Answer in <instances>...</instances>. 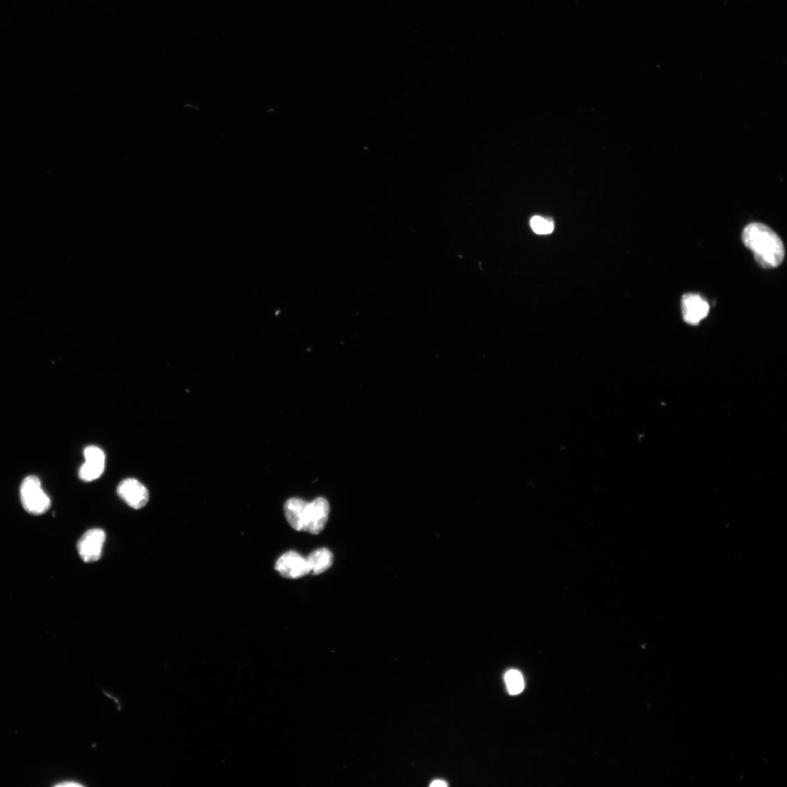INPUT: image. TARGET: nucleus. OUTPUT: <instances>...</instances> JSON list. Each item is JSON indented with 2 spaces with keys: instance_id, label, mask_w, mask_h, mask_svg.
<instances>
[{
  "instance_id": "f257e3e1",
  "label": "nucleus",
  "mask_w": 787,
  "mask_h": 787,
  "mask_svg": "<svg viewBox=\"0 0 787 787\" xmlns=\"http://www.w3.org/2000/svg\"><path fill=\"white\" fill-rule=\"evenodd\" d=\"M742 240L753 253L757 263L765 269L777 268L785 256L779 236L762 223H751L744 229Z\"/></svg>"
},
{
  "instance_id": "f03ea898",
  "label": "nucleus",
  "mask_w": 787,
  "mask_h": 787,
  "mask_svg": "<svg viewBox=\"0 0 787 787\" xmlns=\"http://www.w3.org/2000/svg\"><path fill=\"white\" fill-rule=\"evenodd\" d=\"M20 495L23 507L28 513L41 515L47 512L51 507V499L36 476L26 477L21 485Z\"/></svg>"
},
{
  "instance_id": "7ed1b4c3",
  "label": "nucleus",
  "mask_w": 787,
  "mask_h": 787,
  "mask_svg": "<svg viewBox=\"0 0 787 787\" xmlns=\"http://www.w3.org/2000/svg\"><path fill=\"white\" fill-rule=\"evenodd\" d=\"M330 504L327 499L319 497L306 503L301 513V531L319 535L327 524Z\"/></svg>"
},
{
  "instance_id": "20e7f679",
  "label": "nucleus",
  "mask_w": 787,
  "mask_h": 787,
  "mask_svg": "<svg viewBox=\"0 0 787 787\" xmlns=\"http://www.w3.org/2000/svg\"><path fill=\"white\" fill-rule=\"evenodd\" d=\"M105 540L106 535L103 529L87 531L78 543V551L81 559L86 563H93L100 559Z\"/></svg>"
},
{
  "instance_id": "39448f33",
  "label": "nucleus",
  "mask_w": 787,
  "mask_h": 787,
  "mask_svg": "<svg viewBox=\"0 0 787 787\" xmlns=\"http://www.w3.org/2000/svg\"><path fill=\"white\" fill-rule=\"evenodd\" d=\"M275 569L283 577L290 579L301 578L311 573L307 558L294 551L281 556L276 561Z\"/></svg>"
},
{
  "instance_id": "423d86ee",
  "label": "nucleus",
  "mask_w": 787,
  "mask_h": 787,
  "mask_svg": "<svg viewBox=\"0 0 787 787\" xmlns=\"http://www.w3.org/2000/svg\"><path fill=\"white\" fill-rule=\"evenodd\" d=\"M86 462L79 470L80 479L85 482H91L100 477L105 468V454L98 447L88 446L84 451Z\"/></svg>"
},
{
  "instance_id": "0eeeda50",
  "label": "nucleus",
  "mask_w": 787,
  "mask_h": 787,
  "mask_svg": "<svg viewBox=\"0 0 787 787\" xmlns=\"http://www.w3.org/2000/svg\"><path fill=\"white\" fill-rule=\"evenodd\" d=\"M117 491L119 497L135 510L144 508L149 500L147 488L134 479L123 480L119 484Z\"/></svg>"
},
{
  "instance_id": "6e6552de",
  "label": "nucleus",
  "mask_w": 787,
  "mask_h": 787,
  "mask_svg": "<svg viewBox=\"0 0 787 787\" xmlns=\"http://www.w3.org/2000/svg\"><path fill=\"white\" fill-rule=\"evenodd\" d=\"M683 318L689 325L697 326L709 312L708 302L699 294L689 293L682 300Z\"/></svg>"
},
{
  "instance_id": "1a4fd4ad",
  "label": "nucleus",
  "mask_w": 787,
  "mask_h": 787,
  "mask_svg": "<svg viewBox=\"0 0 787 787\" xmlns=\"http://www.w3.org/2000/svg\"><path fill=\"white\" fill-rule=\"evenodd\" d=\"M307 560L310 566L311 573L318 575L330 569L333 565V554L327 548H319L308 556Z\"/></svg>"
},
{
  "instance_id": "9d476101",
  "label": "nucleus",
  "mask_w": 787,
  "mask_h": 787,
  "mask_svg": "<svg viewBox=\"0 0 787 787\" xmlns=\"http://www.w3.org/2000/svg\"><path fill=\"white\" fill-rule=\"evenodd\" d=\"M504 680L511 695H518L524 691V680L521 672L510 670L506 673Z\"/></svg>"
},
{
  "instance_id": "9b49d317",
  "label": "nucleus",
  "mask_w": 787,
  "mask_h": 787,
  "mask_svg": "<svg viewBox=\"0 0 787 787\" xmlns=\"http://www.w3.org/2000/svg\"><path fill=\"white\" fill-rule=\"evenodd\" d=\"M530 224L532 230L538 234H550L554 230V222L540 216L533 217Z\"/></svg>"
},
{
  "instance_id": "f8f14e48",
  "label": "nucleus",
  "mask_w": 787,
  "mask_h": 787,
  "mask_svg": "<svg viewBox=\"0 0 787 787\" xmlns=\"http://www.w3.org/2000/svg\"><path fill=\"white\" fill-rule=\"evenodd\" d=\"M448 784L443 780H436L432 782L430 786L432 787H446Z\"/></svg>"
},
{
  "instance_id": "ddd939ff",
  "label": "nucleus",
  "mask_w": 787,
  "mask_h": 787,
  "mask_svg": "<svg viewBox=\"0 0 787 787\" xmlns=\"http://www.w3.org/2000/svg\"><path fill=\"white\" fill-rule=\"evenodd\" d=\"M82 786L81 784H78V783H76L75 781H70V782L69 781H65V782H62L61 784L56 785V786H62V787H64V786Z\"/></svg>"
}]
</instances>
